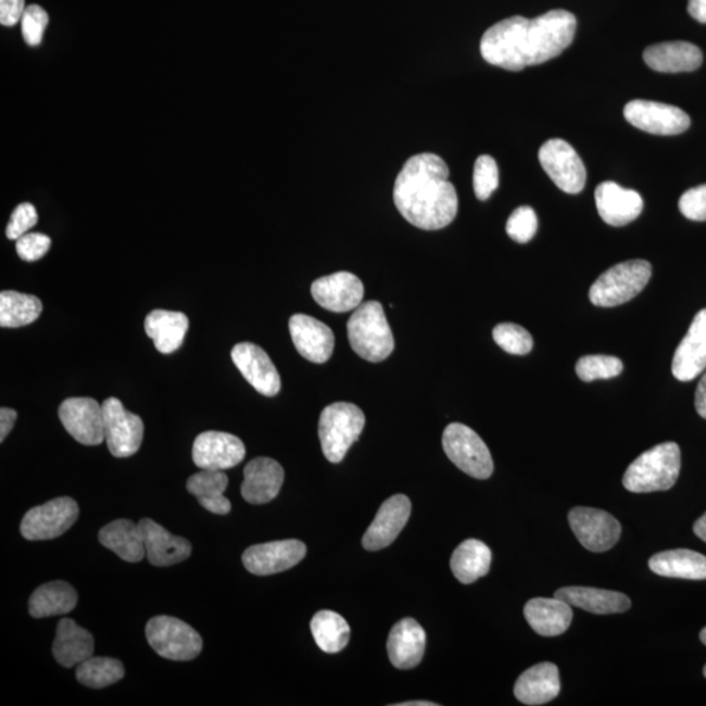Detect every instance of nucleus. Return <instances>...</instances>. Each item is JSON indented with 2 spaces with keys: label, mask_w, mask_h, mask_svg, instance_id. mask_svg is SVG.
<instances>
[{
  "label": "nucleus",
  "mask_w": 706,
  "mask_h": 706,
  "mask_svg": "<svg viewBox=\"0 0 706 706\" xmlns=\"http://www.w3.org/2000/svg\"><path fill=\"white\" fill-rule=\"evenodd\" d=\"M577 21L565 10L532 18L513 16L492 25L480 42V53L493 66L522 71L554 60L575 40Z\"/></svg>",
  "instance_id": "f257e3e1"
},
{
  "label": "nucleus",
  "mask_w": 706,
  "mask_h": 706,
  "mask_svg": "<svg viewBox=\"0 0 706 706\" xmlns=\"http://www.w3.org/2000/svg\"><path fill=\"white\" fill-rule=\"evenodd\" d=\"M394 203L409 224L424 230H439L458 214V196L449 181L444 160L420 153L407 160L396 177Z\"/></svg>",
  "instance_id": "f03ea898"
},
{
  "label": "nucleus",
  "mask_w": 706,
  "mask_h": 706,
  "mask_svg": "<svg viewBox=\"0 0 706 706\" xmlns=\"http://www.w3.org/2000/svg\"><path fill=\"white\" fill-rule=\"evenodd\" d=\"M680 447L664 442L635 458L627 468L622 486L633 493L667 491L677 483L680 474Z\"/></svg>",
  "instance_id": "7ed1b4c3"
},
{
  "label": "nucleus",
  "mask_w": 706,
  "mask_h": 706,
  "mask_svg": "<svg viewBox=\"0 0 706 706\" xmlns=\"http://www.w3.org/2000/svg\"><path fill=\"white\" fill-rule=\"evenodd\" d=\"M352 350L370 363H380L394 351L391 332L383 306L378 301H367L353 312L346 325Z\"/></svg>",
  "instance_id": "20e7f679"
},
{
  "label": "nucleus",
  "mask_w": 706,
  "mask_h": 706,
  "mask_svg": "<svg viewBox=\"0 0 706 706\" xmlns=\"http://www.w3.org/2000/svg\"><path fill=\"white\" fill-rule=\"evenodd\" d=\"M365 415L353 403L338 402L327 406L319 416L318 434L327 461L339 464L361 438Z\"/></svg>",
  "instance_id": "39448f33"
},
{
  "label": "nucleus",
  "mask_w": 706,
  "mask_h": 706,
  "mask_svg": "<svg viewBox=\"0 0 706 706\" xmlns=\"http://www.w3.org/2000/svg\"><path fill=\"white\" fill-rule=\"evenodd\" d=\"M652 265L644 260L621 262L603 273L590 288L589 299L595 306L614 307L628 303L647 286Z\"/></svg>",
  "instance_id": "423d86ee"
},
{
  "label": "nucleus",
  "mask_w": 706,
  "mask_h": 706,
  "mask_svg": "<svg viewBox=\"0 0 706 706\" xmlns=\"http://www.w3.org/2000/svg\"><path fill=\"white\" fill-rule=\"evenodd\" d=\"M147 641L160 657L191 660L201 654L203 640L194 628L172 616H155L146 627Z\"/></svg>",
  "instance_id": "0eeeda50"
},
{
  "label": "nucleus",
  "mask_w": 706,
  "mask_h": 706,
  "mask_svg": "<svg viewBox=\"0 0 706 706\" xmlns=\"http://www.w3.org/2000/svg\"><path fill=\"white\" fill-rule=\"evenodd\" d=\"M442 446L455 466L475 479L486 480L493 472L490 449L480 436L464 424H449L442 434Z\"/></svg>",
  "instance_id": "6e6552de"
},
{
  "label": "nucleus",
  "mask_w": 706,
  "mask_h": 706,
  "mask_svg": "<svg viewBox=\"0 0 706 706\" xmlns=\"http://www.w3.org/2000/svg\"><path fill=\"white\" fill-rule=\"evenodd\" d=\"M539 162L558 189L579 194L587 185V168L579 153L563 139H550L539 150Z\"/></svg>",
  "instance_id": "1a4fd4ad"
},
{
  "label": "nucleus",
  "mask_w": 706,
  "mask_h": 706,
  "mask_svg": "<svg viewBox=\"0 0 706 706\" xmlns=\"http://www.w3.org/2000/svg\"><path fill=\"white\" fill-rule=\"evenodd\" d=\"M78 518V503L71 497H58L27 512L21 532L28 541H50L73 528Z\"/></svg>",
  "instance_id": "9d476101"
},
{
  "label": "nucleus",
  "mask_w": 706,
  "mask_h": 706,
  "mask_svg": "<svg viewBox=\"0 0 706 706\" xmlns=\"http://www.w3.org/2000/svg\"><path fill=\"white\" fill-rule=\"evenodd\" d=\"M104 409L105 442L114 457L127 458L137 453L143 442L144 424L130 413L117 398H108Z\"/></svg>",
  "instance_id": "9b49d317"
},
{
  "label": "nucleus",
  "mask_w": 706,
  "mask_h": 706,
  "mask_svg": "<svg viewBox=\"0 0 706 706\" xmlns=\"http://www.w3.org/2000/svg\"><path fill=\"white\" fill-rule=\"evenodd\" d=\"M58 415L64 429L80 444L96 446L105 441L104 409L92 398H68Z\"/></svg>",
  "instance_id": "f8f14e48"
},
{
  "label": "nucleus",
  "mask_w": 706,
  "mask_h": 706,
  "mask_svg": "<svg viewBox=\"0 0 706 706\" xmlns=\"http://www.w3.org/2000/svg\"><path fill=\"white\" fill-rule=\"evenodd\" d=\"M625 117L635 128L654 135H679L691 126L690 115L682 109L650 100L628 102Z\"/></svg>",
  "instance_id": "ddd939ff"
},
{
  "label": "nucleus",
  "mask_w": 706,
  "mask_h": 706,
  "mask_svg": "<svg viewBox=\"0 0 706 706\" xmlns=\"http://www.w3.org/2000/svg\"><path fill=\"white\" fill-rule=\"evenodd\" d=\"M568 519L576 538L589 551L606 552L619 542L621 526L607 512L580 506L570 510Z\"/></svg>",
  "instance_id": "4468645a"
},
{
  "label": "nucleus",
  "mask_w": 706,
  "mask_h": 706,
  "mask_svg": "<svg viewBox=\"0 0 706 706\" xmlns=\"http://www.w3.org/2000/svg\"><path fill=\"white\" fill-rule=\"evenodd\" d=\"M306 555V545L297 539L252 545L242 555L250 573L272 576L298 565Z\"/></svg>",
  "instance_id": "2eb2a0df"
},
{
  "label": "nucleus",
  "mask_w": 706,
  "mask_h": 706,
  "mask_svg": "<svg viewBox=\"0 0 706 706\" xmlns=\"http://www.w3.org/2000/svg\"><path fill=\"white\" fill-rule=\"evenodd\" d=\"M245 454L243 442L226 432H203L192 445V461L202 470H228L240 465Z\"/></svg>",
  "instance_id": "dca6fc26"
},
{
  "label": "nucleus",
  "mask_w": 706,
  "mask_h": 706,
  "mask_svg": "<svg viewBox=\"0 0 706 706\" xmlns=\"http://www.w3.org/2000/svg\"><path fill=\"white\" fill-rule=\"evenodd\" d=\"M312 297L326 311L333 313L356 311L363 304L364 285L356 275L351 273L327 275L313 282Z\"/></svg>",
  "instance_id": "f3484780"
},
{
  "label": "nucleus",
  "mask_w": 706,
  "mask_h": 706,
  "mask_svg": "<svg viewBox=\"0 0 706 706\" xmlns=\"http://www.w3.org/2000/svg\"><path fill=\"white\" fill-rule=\"evenodd\" d=\"M232 361L245 380L266 396H275L281 389L278 369L260 345L243 342L234 346Z\"/></svg>",
  "instance_id": "a211bd4d"
},
{
  "label": "nucleus",
  "mask_w": 706,
  "mask_h": 706,
  "mask_svg": "<svg viewBox=\"0 0 706 706\" xmlns=\"http://www.w3.org/2000/svg\"><path fill=\"white\" fill-rule=\"evenodd\" d=\"M292 342L301 356L316 364H324L332 355L336 338L329 326L320 320L294 314L290 319Z\"/></svg>",
  "instance_id": "6ab92c4d"
},
{
  "label": "nucleus",
  "mask_w": 706,
  "mask_h": 706,
  "mask_svg": "<svg viewBox=\"0 0 706 706\" xmlns=\"http://www.w3.org/2000/svg\"><path fill=\"white\" fill-rule=\"evenodd\" d=\"M411 516V502L404 494H395L381 505L374 522L363 538L368 551H380L395 541L407 525Z\"/></svg>",
  "instance_id": "aec40b11"
},
{
  "label": "nucleus",
  "mask_w": 706,
  "mask_h": 706,
  "mask_svg": "<svg viewBox=\"0 0 706 706\" xmlns=\"http://www.w3.org/2000/svg\"><path fill=\"white\" fill-rule=\"evenodd\" d=\"M706 369V310L693 318L689 332L672 358L673 377L682 382L695 380Z\"/></svg>",
  "instance_id": "412c9836"
},
{
  "label": "nucleus",
  "mask_w": 706,
  "mask_h": 706,
  "mask_svg": "<svg viewBox=\"0 0 706 706\" xmlns=\"http://www.w3.org/2000/svg\"><path fill=\"white\" fill-rule=\"evenodd\" d=\"M594 197L602 220L613 227H625L634 222L644 209L643 198L638 191L612 181L600 184Z\"/></svg>",
  "instance_id": "4be33fe9"
},
{
  "label": "nucleus",
  "mask_w": 706,
  "mask_h": 706,
  "mask_svg": "<svg viewBox=\"0 0 706 706\" xmlns=\"http://www.w3.org/2000/svg\"><path fill=\"white\" fill-rule=\"evenodd\" d=\"M282 481L285 470L279 462L266 457L250 461L243 470L242 497L253 505L273 502L281 490Z\"/></svg>",
  "instance_id": "5701e85b"
},
{
  "label": "nucleus",
  "mask_w": 706,
  "mask_h": 706,
  "mask_svg": "<svg viewBox=\"0 0 706 706\" xmlns=\"http://www.w3.org/2000/svg\"><path fill=\"white\" fill-rule=\"evenodd\" d=\"M139 528L144 539L146 557L155 567H171L190 557L192 547L188 539L171 534L150 518L141 519Z\"/></svg>",
  "instance_id": "b1692460"
},
{
  "label": "nucleus",
  "mask_w": 706,
  "mask_h": 706,
  "mask_svg": "<svg viewBox=\"0 0 706 706\" xmlns=\"http://www.w3.org/2000/svg\"><path fill=\"white\" fill-rule=\"evenodd\" d=\"M427 634L415 619L398 621L388 639L390 663L396 669H414L421 663L426 652Z\"/></svg>",
  "instance_id": "393cba45"
},
{
  "label": "nucleus",
  "mask_w": 706,
  "mask_h": 706,
  "mask_svg": "<svg viewBox=\"0 0 706 706\" xmlns=\"http://www.w3.org/2000/svg\"><path fill=\"white\" fill-rule=\"evenodd\" d=\"M703 58L696 45L685 41L652 45L644 51L647 66L666 74L691 73L702 66Z\"/></svg>",
  "instance_id": "a878e982"
},
{
  "label": "nucleus",
  "mask_w": 706,
  "mask_h": 706,
  "mask_svg": "<svg viewBox=\"0 0 706 706\" xmlns=\"http://www.w3.org/2000/svg\"><path fill=\"white\" fill-rule=\"evenodd\" d=\"M524 614L530 627L544 638H556L567 632L573 619L572 606L557 596L529 601Z\"/></svg>",
  "instance_id": "bb28decb"
},
{
  "label": "nucleus",
  "mask_w": 706,
  "mask_h": 706,
  "mask_svg": "<svg viewBox=\"0 0 706 706\" xmlns=\"http://www.w3.org/2000/svg\"><path fill=\"white\" fill-rule=\"evenodd\" d=\"M560 676L557 666L551 663L538 664L518 678L515 695L526 705H543L560 693Z\"/></svg>",
  "instance_id": "cd10ccee"
},
{
  "label": "nucleus",
  "mask_w": 706,
  "mask_h": 706,
  "mask_svg": "<svg viewBox=\"0 0 706 706\" xmlns=\"http://www.w3.org/2000/svg\"><path fill=\"white\" fill-rule=\"evenodd\" d=\"M94 652L93 635L74 620L62 619L58 622L53 654L56 663L63 667H74L91 658Z\"/></svg>",
  "instance_id": "c85d7f7f"
},
{
  "label": "nucleus",
  "mask_w": 706,
  "mask_h": 706,
  "mask_svg": "<svg viewBox=\"0 0 706 706\" xmlns=\"http://www.w3.org/2000/svg\"><path fill=\"white\" fill-rule=\"evenodd\" d=\"M555 596L572 607L598 615L621 614L631 608L627 595L609 590L570 587L557 590Z\"/></svg>",
  "instance_id": "c756f323"
},
{
  "label": "nucleus",
  "mask_w": 706,
  "mask_h": 706,
  "mask_svg": "<svg viewBox=\"0 0 706 706\" xmlns=\"http://www.w3.org/2000/svg\"><path fill=\"white\" fill-rule=\"evenodd\" d=\"M144 329L159 352L169 355L182 345L189 318L181 312L156 310L146 317Z\"/></svg>",
  "instance_id": "7c9ffc66"
},
{
  "label": "nucleus",
  "mask_w": 706,
  "mask_h": 706,
  "mask_svg": "<svg viewBox=\"0 0 706 706\" xmlns=\"http://www.w3.org/2000/svg\"><path fill=\"white\" fill-rule=\"evenodd\" d=\"M99 541L127 563H139L146 557L143 534L139 524L130 519H117L104 526L99 532Z\"/></svg>",
  "instance_id": "2f4dec72"
},
{
  "label": "nucleus",
  "mask_w": 706,
  "mask_h": 706,
  "mask_svg": "<svg viewBox=\"0 0 706 706\" xmlns=\"http://www.w3.org/2000/svg\"><path fill=\"white\" fill-rule=\"evenodd\" d=\"M654 573L670 579L706 580V557L691 550H671L652 556Z\"/></svg>",
  "instance_id": "473e14b6"
},
{
  "label": "nucleus",
  "mask_w": 706,
  "mask_h": 706,
  "mask_svg": "<svg viewBox=\"0 0 706 706\" xmlns=\"http://www.w3.org/2000/svg\"><path fill=\"white\" fill-rule=\"evenodd\" d=\"M228 487V477L226 472L219 470H202L189 478V493L198 499V503L205 510L215 513V515L226 516L232 509L229 500L224 496Z\"/></svg>",
  "instance_id": "72a5a7b5"
},
{
  "label": "nucleus",
  "mask_w": 706,
  "mask_h": 706,
  "mask_svg": "<svg viewBox=\"0 0 706 706\" xmlns=\"http://www.w3.org/2000/svg\"><path fill=\"white\" fill-rule=\"evenodd\" d=\"M78 605V593L67 582L54 581L35 590L29 600V614L36 619L66 615Z\"/></svg>",
  "instance_id": "f704fd0d"
},
{
  "label": "nucleus",
  "mask_w": 706,
  "mask_h": 706,
  "mask_svg": "<svg viewBox=\"0 0 706 706\" xmlns=\"http://www.w3.org/2000/svg\"><path fill=\"white\" fill-rule=\"evenodd\" d=\"M492 552L477 539H467L453 552L451 568L455 579L470 585L484 577L491 569Z\"/></svg>",
  "instance_id": "c9c22d12"
},
{
  "label": "nucleus",
  "mask_w": 706,
  "mask_h": 706,
  "mask_svg": "<svg viewBox=\"0 0 706 706\" xmlns=\"http://www.w3.org/2000/svg\"><path fill=\"white\" fill-rule=\"evenodd\" d=\"M311 629L319 650L325 653H339L349 645L351 638L349 622L337 613L329 609L317 613L312 619Z\"/></svg>",
  "instance_id": "e433bc0d"
},
{
  "label": "nucleus",
  "mask_w": 706,
  "mask_h": 706,
  "mask_svg": "<svg viewBox=\"0 0 706 706\" xmlns=\"http://www.w3.org/2000/svg\"><path fill=\"white\" fill-rule=\"evenodd\" d=\"M42 304L34 294L16 291L0 293V326L16 329L34 324L41 316Z\"/></svg>",
  "instance_id": "4c0bfd02"
},
{
  "label": "nucleus",
  "mask_w": 706,
  "mask_h": 706,
  "mask_svg": "<svg viewBox=\"0 0 706 706\" xmlns=\"http://www.w3.org/2000/svg\"><path fill=\"white\" fill-rule=\"evenodd\" d=\"M125 677V667L118 659L91 657L78 665L76 679L89 689L100 690L119 682Z\"/></svg>",
  "instance_id": "58836bf2"
},
{
  "label": "nucleus",
  "mask_w": 706,
  "mask_h": 706,
  "mask_svg": "<svg viewBox=\"0 0 706 706\" xmlns=\"http://www.w3.org/2000/svg\"><path fill=\"white\" fill-rule=\"evenodd\" d=\"M625 365L620 358L607 355H589L580 358L576 364V374L583 382L609 380L618 377Z\"/></svg>",
  "instance_id": "ea45409f"
},
{
  "label": "nucleus",
  "mask_w": 706,
  "mask_h": 706,
  "mask_svg": "<svg viewBox=\"0 0 706 706\" xmlns=\"http://www.w3.org/2000/svg\"><path fill=\"white\" fill-rule=\"evenodd\" d=\"M492 337L494 342L510 355H528L534 346L530 332L516 324H500L494 327Z\"/></svg>",
  "instance_id": "a19ab883"
},
{
  "label": "nucleus",
  "mask_w": 706,
  "mask_h": 706,
  "mask_svg": "<svg viewBox=\"0 0 706 706\" xmlns=\"http://www.w3.org/2000/svg\"><path fill=\"white\" fill-rule=\"evenodd\" d=\"M474 191L479 201H487L499 188V168L492 156L481 155L474 166Z\"/></svg>",
  "instance_id": "79ce46f5"
},
{
  "label": "nucleus",
  "mask_w": 706,
  "mask_h": 706,
  "mask_svg": "<svg viewBox=\"0 0 706 706\" xmlns=\"http://www.w3.org/2000/svg\"><path fill=\"white\" fill-rule=\"evenodd\" d=\"M538 230V217L535 211L529 205H522L513 211L506 223V234L512 240L518 243H528L535 236Z\"/></svg>",
  "instance_id": "37998d69"
},
{
  "label": "nucleus",
  "mask_w": 706,
  "mask_h": 706,
  "mask_svg": "<svg viewBox=\"0 0 706 706\" xmlns=\"http://www.w3.org/2000/svg\"><path fill=\"white\" fill-rule=\"evenodd\" d=\"M49 24L48 12L40 5L31 4L25 10L22 18V31L24 41L29 47H38L42 42L45 30Z\"/></svg>",
  "instance_id": "c03bdc74"
},
{
  "label": "nucleus",
  "mask_w": 706,
  "mask_h": 706,
  "mask_svg": "<svg viewBox=\"0 0 706 706\" xmlns=\"http://www.w3.org/2000/svg\"><path fill=\"white\" fill-rule=\"evenodd\" d=\"M38 223V214L34 204L22 203L12 212L11 219L5 229L10 240H18L22 236L27 235L28 230L34 228Z\"/></svg>",
  "instance_id": "a18cd8bd"
},
{
  "label": "nucleus",
  "mask_w": 706,
  "mask_h": 706,
  "mask_svg": "<svg viewBox=\"0 0 706 706\" xmlns=\"http://www.w3.org/2000/svg\"><path fill=\"white\" fill-rule=\"evenodd\" d=\"M679 210L693 222H706V185L686 190L679 199Z\"/></svg>",
  "instance_id": "49530a36"
},
{
  "label": "nucleus",
  "mask_w": 706,
  "mask_h": 706,
  "mask_svg": "<svg viewBox=\"0 0 706 706\" xmlns=\"http://www.w3.org/2000/svg\"><path fill=\"white\" fill-rule=\"evenodd\" d=\"M50 237L43 234H27L16 240V252L23 261L36 262L49 252Z\"/></svg>",
  "instance_id": "de8ad7c7"
},
{
  "label": "nucleus",
  "mask_w": 706,
  "mask_h": 706,
  "mask_svg": "<svg viewBox=\"0 0 706 706\" xmlns=\"http://www.w3.org/2000/svg\"><path fill=\"white\" fill-rule=\"evenodd\" d=\"M25 10L24 0H0V24L14 27L22 22Z\"/></svg>",
  "instance_id": "09e8293b"
},
{
  "label": "nucleus",
  "mask_w": 706,
  "mask_h": 706,
  "mask_svg": "<svg viewBox=\"0 0 706 706\" xmlns=\"http://www.w3.org/2000/svg\"><path fill=\"white\" fill-rule=\"evenodd\" d=\"M17 419V413L15 409L9 407L0 408V442H3L5 438L14 428Z\"/></svg>",
  "instance_id": "8fccbe9b"
},
{
  "label": "nucleus",
  "mask_w": 706,
  "mask_h": 706,
  "mask_svg": "<svg viewBox=\"0 0 706 706\" xmlns=\"http://www.w3.org/2000/svg\"><path fill=\"white\" fill-rule=\"evenodd\" d=\"M695 406L697 414L706 419V371L697 384Z\"/></svg>",
  "instance_id": "3c124183"
},
{
  "label": "nucleus",
  "mask_w": 706,
  "mask_h": 706,
  "mask_svg": "<svg viewBox=\"0 0 706 706\" xmlns=\"http://www.w3.org/2000/svg\"><path fill=\"white\" fill-rule=\"evenodd\" d=\"M689 12L695 21L706 24V0H690Z\"/></svg>",
  "instance_id": "603ef678"
},
{
  "label": "nucleus",
  "mask_w": 706,
  "mask_h": 706,
  "mask_svg": "<svg viewBox=\"0 0 706 706\" xmlns=\"http://www.w3.org/2000/svg\"><path fill=\"white\" fill-rule=\"evenodd\" d=\"M695 534L706 543V513L702 518H698L696 524L693 525Z\"/></svg>",
  "instance_id": "864d4df0"
},
{
  "label": "nucleus",
  "mask_w": 706,
  "mask_h": 706,
  "mask_svg": "<svg viewBox=\"0 0 706 706\" xmlns=\"http://www.w3.org/2000/svg\"><path fill=\"white\" fill-rule=\"evenodd\" d=\"M398 706H434L438 704L434 703H428V702H408V703H402V704H396Z\"/></svg>",
  "instance_id": "5fc2aeb1"
},
{
  "label": "nucleus",
  "mask_w": 706,
  "mask_h": 706,
  "mask_svg": "<svg viewBox=\"0 0 706 706\" xmlns=\"http://www.w3.org/2000/svg\"><path fill=\"white\" fill-rule=\"evenodd\" d=\"M699 640H702L703 644L706 645V627L703 629L702 633H699Z\"/></svg>",
  "instance_id": "6e6d98bb"
},
{
  "label": "nucleus",
  "mask_w": 706,
  "mask_h": 706,
  "mask_svg": "<svg viewBox=\"0 0 706 706\" xmlns=\"http://www.w3.org/2000/svg\"><path fill=\"white\" fill-rule=\"evenodd\" d=\"M704 677L706 678V665L704 667Z\"/></svg>",
  "instance_id": "4d7b16f0"
}]
</instances>
